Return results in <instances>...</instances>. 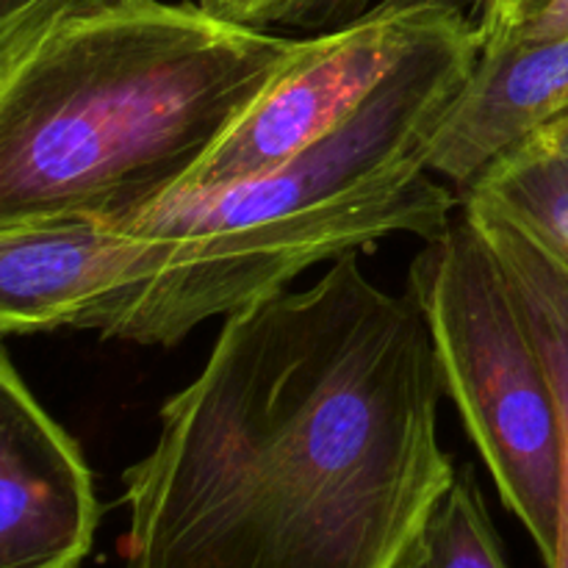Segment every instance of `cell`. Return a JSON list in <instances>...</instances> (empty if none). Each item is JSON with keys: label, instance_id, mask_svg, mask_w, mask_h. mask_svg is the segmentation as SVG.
<instances>
[{"label": "cell", "instance_id": "8fae6325", "mask_svg": "<svg viewBox=\"0 0 568 568\" xmlns=\"http://www.w3.org/2000/svg\"><path fill=\"white\" fill-rule=\"evenodd\" d=\"M397 568H508L471 466L455 471Z\"/></svg>", "mask_w": 568, "mask_h": 568}, {"label": "cell", "instance_id": "6da1fadb", "mask_svg": "<svg viewBox=\"0 0 568 568\" xmlns=\"http://www.w3.org/2000/svg\"><path fill=\"white\" fill-rule=\"evenodd\" d=\"M442 397L425 308L358 253L244 305L122 475L128 568H397L458 471Z\"/></svg>", "mask_w": 568, "mask_h": 568}, {"label": "cell", "instance_id": "7c38bea8", "mask_svg": "<svg viewBox=\"0 0 568 568\" xmlns=\"http://www.w3.org/2000/svg\"><path fill=\"white\" fill-rule=\"evenodd\" d=\"M133 3L142 0H0V72L11 70L59 28Z\"/></svg>", "mask_w": 568, "mask_h": 568}, {"label": "cell", "instance_id": "9c48e42d", "mask_svg": "<svg viewBox=\"0 0 568 568\" xmlns=\"http://www.w3.org/2000/svg\"><path fill=\"white\" fill-rule=\"evenodd\" d=\"M464 214L475 220L483 236L499 255L510 288L516 294L527 327L544 355L564 419L566 483H564V519H560L558 558L552 568H568V261L549 250L527 227L510 216L480 203H460Z\"/></svg>", "mask_w": 568, "mask_h": 568}, {"label": "cell", "instance_id": "52a82bcc", "mask_svg": "<svg viewBox=\"0 0 568 568\" xmlns=\"http://www.w3.org/2000/svg\"><path fill=\"white\" fill-rule=\"evenodd\" d=\"M100 521L75 438L0 358V568H81Z\"/></svg>", "mask_w": 568, "mask_h": 568}, {"label": "cell", "instance_id": "9a60e30c", "mask_svg": "<svg viewBox=\"0 0 568 568\" xmlns=\"http://www.w3.org/2000/svg\"><path fill=\"white\" fill-rule=\"evenodd\" d=\"M568 33V0H552L549 9L532 22L527 31H521L514 39H555Z\"/></svg>", "mask_w": 568, "mask_h": 568}, {"label": "cell", "instance_id": "3957f363", "mask_svg": "<svg viewBox=\"0 0 568 568\" xmlns=\"http://www.w3.org/2000/svg\"><path fill=\"white\" fill-rule=\"evenodd\" d=\"M425 308L444 394L486 460L505 508L558 558L566 449L558 392L499 255L469 214L425 242L408 270Z\"/></svg>", "mask_w": 568, "mask_h": 568}, {"label": "cell", "instance_id": "5b68a950", "mask_svg": "<svg viewBox=\"0 0 568 568\" xmlns=\"http://www.w3.org/2000/svg\"><path fill=\"white\" fill-rule=\"evenodd\" d=\"M449 11L447 6L377 3L349 26L303 39L288 70L175 194L214 192L281 170L349 120Z\"/></svg>", "mask_w": 568, "mask_h": 568}, {"label": "cell", "instance_id": "8992f818", "mask_svg": "<svg viewBox=\"0 0 568 568\" xmlns=\"http://www.w3.org/2000/svg\"><path fill=\"white\" fill-rule=\"evenodd\" d=\"M172 236L133 233L98 220H26L0 225L3 336L103 331L170 266Z\"/></svg>", "mask_w": 568, "mask_h": 568}, {"label": "cell", "instance_id": "7a4b0ae2", "mask_svg": "<svg viewBox=\"0 0 568 568\" xmlns=\"http://www.w3.org/2000/svg\"><path fill=\"white\" fill-rule=\"evenodd\" d=\"M300 48L161 0L59 28L0 72V225H120L164 203Z\"/></svg>", "mask_w": 568, "mask_h": 568}, {"label": "cell", "instance_id": "277c9868", "mask_svg": "<svg viewBox=\"0 0 568 568\" xmlns=\"http://www.w3.org/2000/svg\"><path fill=\"white\" fill-rule=\"evenodd\" d=\"M455 205V194L436 172H427L405 186L261 225L172 236L170 266L111 316L98 336L175 347L203 322L225 320L258 297L281 292L320 261L361 253L394 233L436 242L453 225Z\"/></svg>", "mask_w": 568, "mask_h": 568}, {"label": "cell", "instance_id": "30bf717a", "mask_svg": "<svg viewBox=\"0 0 568 568\" xmlns=\"http://www.w3.org/2000/svg\"><path fill=\"white\" fill-rule=\"evenodd\" d=\"M460 203L510 216L568 261V109L499 155Z\"/></svg>", "mask_w": 568, "mask_h": 568}, {"label": "cell", "instance_id": "5bb4252c", "mask_svg": "<svg viewBox=\"0 0 568 568\" xmlns=\"http://www.w3.org/2000/svg\"><path fill=\"white\" fill-rule=\"evenodd\" d=\"M386 6H447V9L460 11L477 26V31L491 26L497 20L505 0H383Z\"/></svg>", "mask_w": 568, "mask_h": 568}, {"label": "cell", "instance_id": "ba28073f", "mask_svg": "<svg viewBox=\"0 0 568 568\" xmlns=\"http://www.w3.org/2000/svg\"><path fill=\"white\" fill-rule=\"evenodd\" d=\"M568 109V33L480 50L475 72L427 150L460 194L510 148Z\"/></svg>", "mask_w": 568, "mask_h": 568}, {"label": "cell", "instance_id": "4fadbf2b", "mask_svg": "<svg viewBox=\"0 0 568 568\" xmlns=\"http://www.w3.org/2000/svg\"><path fill=\"white\" fill-rule=\"evenodd\" d=\"M383 0H200L211 14L225 17L239 26L275 31V28H300V31H336L369 14Z\"/></svg>", "mask_w": 568, "mask_h": 568}]
</instances>
